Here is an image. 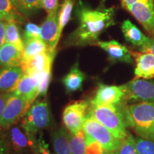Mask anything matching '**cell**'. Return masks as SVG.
<instances>
[{
    "label": "cell",
    "instance_id": "obj_1",
    "mask_svg": "<svg viewBox=\"0 0 154 154\" xmlns=\"http://www.w3.org/2000/svg\"><path fill=\"white\" fill-rule=\"evenodd\" d=\"M116 9L106 7V0H101L95 9L79 0L75 8L78 26L65 41L66 47H86L96 45L104 31L115 25Z\"/></svg>",
    "mask_w": 154,
    "mask_h": 154
},
{
    "label": "cell",
    "instance_id": "obj_2",
    "mask_svg": "<svg viewBox=\"0 0 154 154\" xmlns=\"http://www.w3.org/2000/svg\"><path fill=\"white\" fill-rule=\"evenodd\" d=\"M127 126L138 136L154 141V102L122 106Z\"/></svg>",
    "mask_w": 154,
    "mask_h": 154
},
{
    "label": "cell",
    "instance_id": "obj_3",
    "mask_svg": "<svg viewBox=\"0 0 154 154\" xmlns=\"http://www.w3.org/2000/svg\"><path fill=\"white\" fill-rule=\"evenodd\" d=\"M121 103L119 106L95 105L90 103L88 114L104 126L117 139L122 140L128 134L126 121Z\"/></svg>",
    "mask_w": 154,
    "mask_h": 154
},
{
    "label": "cell",
    "instance_id": "obj_4",
    "mask_svg": "<svg viewBox=\"0 0 154 154\" xmlns=\"http://www.w3.org/2000/svg\"><path fill=\"white\" fill-rule=\"evenodd\" d=\"M54 121L47 99L35 101L28 109L21 124L27 136H36L39 131L52 126Z\"/></svg>",
    "mask_w": 154,
    "mask_h": 154
},
{
    "label": "cell",
    "instance_id": "obj_5",
    "mask_svg": "<svg viewBox=\"0 0 154 154\" xmlns=\"http://www.w3.org/2000/svg\"><path fill=\"white\" fill-rule=\"evenodd\" d=\"M83 130L86 136L101 143L106 152L117 151L120 146L121 140L117 139L104 126L89 114L86 116Z\"/></svg>",
    "mask_w": 154,
    "mask_h": 154
},
{
    "label": "cell",
    "instance_id": "obj_6",
    "mask_svg": "<svg viewBox=\"0 0 154 154\" xmlns=\"http://www.w3.org/2000/svg\"><path fill=\"white\" fill-rule=\"evenodd\" d=\"M5 140L10 154H29L32 148L38 143L36 136H27L24 131L17 125L7 128Z\"/></svg>",
    "mask_w": 154,
    "mask_h": 154
},
{
    "label": "cell",
    "instance_id": "obj_7",
    "mask_svg": "<svg viewBox=\"0 0 154 154\" xmlns=\"http://www.w3.org/2000/svg\"><path fill=\"white\" fill-rule=\"evenodd\" d=\"M88 109L89 103L85 100L74 101L65 107L63 111L62 121L69 133L75 134L83 129Z\"/></svg>",
    "mask_w": 154,
    "mask_h": 154
},
{
    "label": "cell",
    "instance_id": "obj_8",
    "mask_svg": "<svg viewBox=\"0 0 154 154\" xmlns=\"http://www.w3.org/2000/svg\"><path fill=\"white\" fill-rule=\"evenodd\" d=\"M123 86L125 91V101L154 102V79H134Z\"/></svg>",
    "mask_w": 154,
    "mask_h": 154
},
{
    "label": "cell",
    "instance_id": "obj_9",
    "mask_svg": "<svg viewBox=\"0 0 154 154\" xmlns=\"http://www.w3.org/2000/svg\"><path fill=\"white\" fill-rule=\"evenodd\" d=\"M29 108L24 97L9 92L5 110L0 118V128L7 129L14 125L26 115Z\"/></svg>",
    "mask_w": 154,
    "mask_h": 154
},
{
    "label": "cell",
    "instance_id": "obj_10",
    "mask_svg": "<svg viewBox=\"0 0 154 154\" xmlns=\"http://www.w3.org/2000/svg\"><path fill=\"white\" fill-rule=\"evenodd\" d=\"M134 18L154 37V2L153 0H140L130 5L126 9Z\"/></svg>",
    "mask_w": 154,
    "mask_h": 154
},
{
    "label": "cell",
    "instance_id": "obj_11",
    "mask_svg": "<svg viewBox=\"0 0 154 154\" xmlns=\"http://www.w3.org/2000/svg\"><path fill=\"white\" fill-rule=\"evenodd\" d=\"M125 102V91L123 85L99 84L91 104L119 106Z\"/></svg>",
    "mask_w": 154,
    "mask_h": 154
},
{
    "label": "cell",
    "instance_id": "obj_12",
    "mask_svg": "<svg viewBox=\"0 0 154 154\" xmlns=\"http://www.w3.org/2000/svg\"><path fill=\"white\" fill-rule=\"evenodd\" d=\"M97 46L107 54L109 60L111 63H126L133 64L134 59L130 50L116 40L108 42H98Z\"/></svg>",
    "mask_w": 154,
    "mask_h": 154
},
{
    "label": "cell",
    "instance_id": "obj_13",
    "mask_svg": "<svg viewBox=\"0 0 154 154\" xmlns=\"http://www.w3.org/2000/svg\"><path fill=\"white\" fill-rule=\"evenodd\" d=\"M37 88L38 82L35 75L24 74L16 86L9 92L24 97L31 107L38 98Z\"/></svg>",
    "mask_w": 154,
    "mask_h": 154
},
{
    "label": "cell",
    "instance_id": "obj_14",
    "mask_svg": "<svg viewBox=\"0 0 154 154\" xmlns=\"http://www.w3.org/2000/svg\"><path fill=\"white\" fill-rule=\"evenodd\" d=\"M55 54L47 51L26 60H22L20 67L24 74H37L44 71L51 70Z\"/></svg>",
    "mask_w": 154,
    "mask_h": 154
},
{
    "label": "cell",
    "instance_id": "obj_15",
    "mask_svg": "<svg viewBox=\"0 0 154 154\" xmlns=\"http://www.w3.org/2000/svg\"><path fill=\"white\" fill-rule=\"evenodd\" d=\"M136 62L134 79H154V55L149 52L131 51Z\"/></svg>",
    "mask_w": 154,
    "mask_h": 154
},
{
    "label": "cell",
    "instance_id": "obj_16",
    "mask_svg": "<svg viewBox=\"0 0 154 154\" xmlns=\"http://www.w3.org/2000/svg\"><path fill=\"white\" fill-rule=\"evenodd\" d=\"M58 34V9L48 14L41 26V38L47 45L50 52L55 54Z\"/></svg>",
    "mask_w": 154,
    "mask_h": 154
},
{
    "label": "cell",
    "instance_id": "obj_17",
    "mask_svg": "<svg viewBox=\"0 0 154 154\" xmlns=\"http://www.w3.org/2000/svg\"><path fill=\"white\" fill-rule=\"evenodd\" d=\"M121 31L126 41L138 48L139 51L151 41V37L146 36L129 19H126L122 23Z\"/></svg>",
    "mask_w": 154,
    "mask_h": 154
},
{
    "label": "cell",
    "instance_id": "obj_18",
    "mask_svg": "<svg viewBox=\"0 0 154 154\" xmlns=\"http://www.w3.org/2000/svg\"><path fill=\"white\" fill-rule=\"evenodd\" d=\"M85 79L86 75L80 69L79 61H76L71 67L69 72L63 77L61 82L66 93L72 94L82 89Z\"/></svg>",
    "mask_w": 154,
    "mask_h": 154
},
{
    "label": "cell",
    "instance_id": "obj_19",
    "mask_svg": "<svg viewBox=\"0 0 154 154\" xmlns=\"http://www.w3.org/2000/svg\"><path fill=\"white\" fill-rule=\"evenodd\" d=\"M23 59V51L10 43L5 44L0 48V67L20 66Z\"/></svg>",
    "mask_w": 154,
    "mask_h": 154
},
{
    "label": "cell",
    "instance_id": "obj_20",
    "mask_svg": "<svg viewBox=\"0 0 154 154\" xmlns=\"http://www.w3.org/2000/svg\"><path fill=\"white\" fill-rule=\"evenodd\" d=\"M24 74L20 66L0 69V92H9Z\"/></svg>",
    "mask_w": 154,
    "mask_h": 154
},
{
    "label": "cell",
    "instance_id": "obj_21",
    "mask_svg": "<svg viewBox=\"0 0 154 154\" xmlns=\"http://www.w3.org/2000/svg\"><path fill=\"white\" fill-rule=\"evenodd\" d=\"M51 140L56 154H72L69 147V132L59 127L51 132Z\"/></svg>",
    "mask_w": 154,
    "mask_h": 154
},
{
    "label": "cell",
    "instance_id": "obj_22",
    "mask_svg": "<svg viewBox=\"0 0 154 154\" xmlns=\"http://www.w3.org/2000/svg\"><path fill=\"white\" fill-rule=\"evenodd\" d=\"M75 2L76 0H63V2L61 4L60 10L59 11V14H58V34L57 41H56L57 47L61 36L63 29L70 20Z\"/></svg>",
    "mask_w": 154,
    "mask_h": 154
},
{
    "label": "cell",
    "instance_id": "obj_23",
    "mask_svg": "<svg viewBox=\"0 0 154 154\" xmlns=\"http://www.w3.org/2000/svg\"><path fill=\"white\" fill-rule=\"evenodd\" d=\"M24 48L23 51V59H29L40 54L49 51L47 45L42 38H34L24 41Z\"/></svg>",
    "mask_w": 154,
    "mask_h": 154
},
{
    "label": "cell",
    "instance_id": "obj_24",
    "mask_svg": "<svg viewBox=\"0 0 154 154\" xmlns=\"http://www.w3.org/2000/svg\"><path fill=\"white\" fill-rule=\"evenodd\" d=\"M23 19L22 14L17 10L11 0H0V20L20 23Z\"/></svg>",
    "mask_w": 154,
    "mask_h": 154
},
{
    "label": "cell",
    "instance_id": "obj_25",
    "mask_svg": "<svg viewBox=\"0 0 154 154\" xmlns=\"http://www.w3.org/2000/svg\"><path fill=\"white\" fill-rule=\"evenodd\" d=\"M5 42L13 44L21 51H24V42L21 37L16 22H5Z\"/></svg>",
    "mask_w": 154,
    "mask_h": 154
},
{
    "label": "cell",
    "instance_id": "obj_26",
    "mask_svg": "<svg viewBox=\"0 0 154 154\" xmlns=\"http://www.w3.org/2000/svg\"><path fill=\"white\" fill-rule=\"evenodd\" d=\"M69 147L72 154H86V134L84 130H81L76 134L69 132Z\"/></svg>",
    "mask_w": 154,
    "mask_h": 154
},
{
    "label": "cell",
    "instance_id": "obj_27",
    "mask_svg": "<svg viewBox=\"0 0 154 154\" xmlns=\"http://www.w3.org/2000/svg\"><path fill=\"white\" fill-rule=\"evenodd\" d=\"M42 0H16L15 7L21 14H28L41 8Z\"/></svg>",
    "mask_w": 154,
    "mask_h": 154
},
{
    "label": "cell",
    "instance_id": "obj_28",
    "mask_svg": "<svg viewBox=\"0 0 154 154\" xmlns=\"http://www.w3.org/2000/svg\"><path fill=\"white\" fill-rule=\"evenodd\" d=\"M116 154H138L136 149L135 138L130 133L121 140L119 149L116 151Z\"/></svg>",
    "mask_w": 154,
    "mask_h": 154
},
{
    "label": "cell",
    "instance_id": "obj_29",
    "mask_svg": "<svg viewBox=\"0 0 154 154\" xmlns=\"http://www.w3.org/2000/svg\"><path fill=\"white\" fill-rule=\"evenodd\" d=\"M34 74L36 76L38 82V97L40 96H46L51 81V70L44 71Z\"/></svg>",
    "mask_w": 154,
    "mask_h": 154
},
{
    "label": "cell",
    "instance_id": "obj_30",
    "mask_svg": "<svg viewBox=\"0 0 154 154\" xmlns=\"http://www.w3.org/2000/svg\"><path fill=\"white\" fill-rule=\"evenodd\" d=\"M138 154H154V141L141 137L135 138Z\"/></svg>",
    "mask_w": 154,
    "mask_h": 154
},
{
    "label": "cell",
    "instance_id": "obj_31",
    "mask_svg": "<svg viewBox=\"0 0 154 154\" xmlns=\"http://www.w3.org/2000/svg\"><path fill=\"white\" fill-rule=\"evenodd\" d=\"M86 154H105L106 152L101 143L89 136H86Z\"/></svg>",
    "mask_w": 154,
    "mask_h": 154
},
{
    "label": "cell",
    "instance_id": "obj_32",
    "mask_svg": "<svg viewBox=\"0 0 154 154\" xmlns=\"http://www.w3.org/2000/svg\"><path fill=\"white\" fill-rule=\"evenodd\" d=\"M34 38H41V26L33 23H28L24 28V41Z\"/></svg>",
    "mask_w": 154,
    "mask_h": 154
},
{
    "label": "cell",
    "instance_id": "obj_33",
    "mask_svg": "<svg viewBox=\"0 0 154 154\" xmlns=\"http://www.w3.org/2000/svg\"><path fill=\"white\" fill-rule=\"evenodd\" d=\"M59 7V0H42L41 8L47 11V14L57 10Z\"/></svg>",
    "mask_w": 154,
    "mask_h": 154
},
{
    "label": "cell",
    "instance_id": "obj_34",
    "mask_svg": "<svg viewBox=\"0 0 154 154\" xmlns=\"http://www.w3.org/2000/svg\"><path fill=\"white\" fill-rule=\"evenodd\" d=\"M38 150L41 154H53L51 153L50 150L49 149V145L47 143V142L45 141L44 138H43V135L41 133L38 136Z\"/></svg>",
    "mask_w": 154,
    "mask_h": 154
},
{
    "label": "cell",
    "instance_id": "obj_35",
    "mask_svg": "<svg viewBox=\"0 0 154 154\" xmlns=\"http://www.w3.org/2000/svg\"><path fill=\"white\" fill-rule=\"evenodd\" d=\"M9 96V92H0V118H1L3 111L5 110Z\"/></svg>",
    "mask_w": 154,
    "mask_h": 154
},
{
    "label": "cell",
    "instance_id": "obj_36",
    "mask_svg": "<svg viewBox=\"0 0 154 154\" xmlns=\"http://www.w3.org/2000/svg\"><path fill=\"white\" fill-rule=\"evenodd\" d=\"M0 154H10L5 138L0 134Z\"/></svg>",
    "mask_w": 154,
    "mask_h": 154
},
{
    "label": "cell",
    "instance_id": "obj_37",
    "mask_svg": "<svg viewBox=\"0 0 154 154\" xmlns=\"http://www.w3.org/2000/svg\"><path fill=\"white\" fill-rule=\"evenodd\" d=\"M5 43V22L0 20V48Z\"/></svg>",
    "mask_w": 154,
    "mask_h": 154
},
{
    "label": "cell",
    "instance_id": "obj_38",
    "mask_svg": "<svg viewBox=\"0 0 154 154\" xmlns=\"http://www.w3.org/2000/svg\"><path fill=\"white\" fill-rule=\"evenodd\" d=\"M140 51H143V52H149L153 54L154 55V37H151V41L147 46L143 48Z\"/></svg>",
    "mask_w": 154,
    "mask_h": 154
},
{
    "label": "cell",
    "instance_id": "obj_39",
    "mask_svg": "<svg viewBox=\"0 0 154 154\" xmlns=\"http://www.w3.org/2000/svg\"><path fill=\"white\" fill-rule=\"evenodd\" d=\"M121 1L123 7H124L125 9H126L127 7H129L130 5H133V4L136 2L140 1V0H121Z\"/></svg>",
    "mask_w": 154,
    "mask_h": 154
},
{
    "label": "cell",
    "instance_id": "obj_40",
    "mask_svg": "<svg viewBox=\"0 0 154 154\" xmlns=\"http://www.w3.org/2000/svg\"><path fill=\"white\" fill-rule=\"evenodd\" d=\"M32 153L33 154H41L39 152V150H38V143L35 144L32 148Z\"/></svg>",
    "mask_w": 154,
    "mask_h": 154
},
{
    "label": "cell",
    "instance_id": "obj_41",
    "mask_svg": "<svg viewBox=\"0 0 154 154\" xmlns=\"http://www.w3.org/2000/svg\"><path fill=\"white\" fill-rule=\"evenodd\" d=\"M11 2H12V3H13V5H14V3H15V1H16V0H11Z\"/></svg>",
    "mask_w": 154,
    "mask_h": 154
},
{
    "label": "cell",
    "instance_id": "obj_42",
    "mask_svg": "<svg viewBox=\"0 0 154 154\" xmlns=\"http://www.w3.org/2000/svg\"><path fill=\"white\" fill-rule=\"evenodd\" d=\"M105 154H111L110 152H106Z\"/></svg>",
    "mask_w": 154,
    "mask_h": 154
},
{
    "label": "cell",
    "instance_id": "obj_43",
    "mask_svg": "<svg viewBox=\"0 0 154 154\" xmlns=\"http://www.w3.org/2000/svg\"><path fill=\"white\" fill-rule=\"evenodd\" d=\"M0 69H1V67H0Z\"/></svg>",
    "mask_w": 154,
    "mask_h": 154
}]
</instances>
